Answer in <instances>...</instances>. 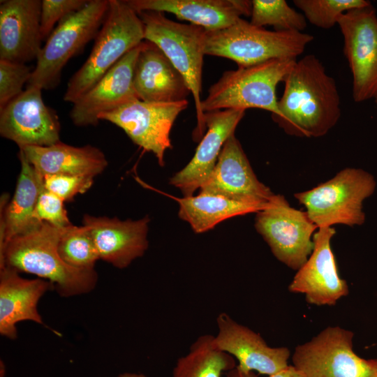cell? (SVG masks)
<instances>
[{"label":"cell","mask_w":377,"mask_h":377,"mask_svg":"<svg viewBox=\"0 0 377 377\" xmlns=\"http://www.w3.org/2000/svg\"><path fill=\"white\" fill-rule=\"evenodd\" d=\"M283 82L280 114L273 120L290 135H326L340 119L341 98L335 80L320 60L314 54L297 60Z\"/></svg>","instance_id":"1"},{"label":"cell","mask_w":377,"mask_h":377,"mask_svg":"<svg viewBox=\"0 0 377 377\" xmlns=\"http://www.w3.org/2000/svg\"><path fill=\"white\" fill-rule=\"evenodd\" d=\"M64 228L43 222L34 230L13 238L0 253V269L8 267L36 275L51 282L61 297L91 292L98 282L96 270L73 267L59 254L57 245Z\"/></svg>","instance_id":"2"},{"label":"cell","mask_w":377,"mask_h":377,"mask_svg":"<svg viewBox=\"0 0 377 377\" xmlns=\"http://www.w3.org/2000/svg\"><path fill=\"white\" fill-rule=\"evenodd\" d=\"M94 39L88 58L68 82L64 96L66 102L74 103L126 54L143 42L144 25L126 1L110 0L107 15Z\"/></svg>","instance_id":"3"},{"label":"cell","mask_w":377,"mask_h":377,"mask_svg":"<svg viewBox=\"0 0 377 377\" xmlns=\"http://www.w3.org/2000/svg\"><path fill=\"white\" fill-rule=\"evenodd\" d=\"M313 40L296 31H269L242 18L218 30L205 32V54L225 57L238 66H249L271 59H297Z\"/></svg>","instance_id":"4"},{"label":"cell","mask_w":377,"mask_h":377,"mask_svg":"<svg viewBox=\"0 0 377 377\" xmlns=\"http://www.w3.org/2000/svg\"><path fill=\"white\" fill-rule=\"evenodd\" d=\"M297 59H276L249 66L227 71L202 100V112L227 109L258 108L280 114L276 87L283 82Z\"/></svg>","instance_id":"5"},{"label":"cell","mask_w":377,"mask_h":377,"mask_svg":"<svg viewBox=\"0 0 377 377\" xmlns=\"http://www.w3.org/2000/svg\"><path fill=\"white\" fill-rule=\"evenodd\" d=\"M138 13L144 25L145 40L156 45L185 79L195 103V137L201 139L206 130L200 97L205 29L193 24L172 21L162 12Z\"/></svg>","instance_id":"6"},{"label":"cell","mask_w":377,"mask_h":377,"mask_svg":"<svg viewBox=\"0 0 377 377\" xmlns=\"http://www.w3.org/2000/svg\"><path fill=\"white\" fill-rule=\"evenodd\" d=\"M376 188L369 172L347 168L330 180L294 195L318 228L342 224L361 226L365 221L363 204Z\"/></svg>","instance_id":"7"},{"label":"cell","mask_w":377,"mask_h":377,"mask_svg":"<svg viewBox=\"0 0 377 377\" xmlns=\"http://www.w3.org/2000/svg\"><path fill=\"white\" fill-rule=\"evenodd\" d=\"M109 3L110 0H89L57 24L42 47L27 85L50 89L59 84L67 62L96 38Z\"/></svg>","instance_id":"8"},{"label":"cell","mask_w":377,"mask_h":377,"mask_svg":"<svg viewBox=\"0 0 377 377\" xmlns=\"http://www.w3.org/2000/svg\"><path fill=\"white\" fill-rule=\"evenodd\" d=\"M353 335L340 327H327L295 348L293 365L303 377H377V359L357 355Z\"/></svg>","instance_id":"9"},{"label":"cell","mask_w":377,"mask_h":377,"mask_svg":"<svg viewBox=\"0 0 377 377\" xmlns=\"http://www.w3.org/2000/svg\"><path fill=\"white\" fill-rule=\"evenodd\" d=\"M255 228L274 256L296 270L312 253L313 236L318 228L306 211L292 207L283 195L276 194L257 212Z\"/></svg>","instance_id":"10"},{"label":"cell","mask_w":377,"mask_h":377,"mask_svg":"<svg viewBox=\"0 0 377 377\" xmlns=\"http://www.w3.org/2000/svg\"><path fill=\"white\" fill-rule=\"evenodd\" d=\"M343 38V53L353 77L352 94L356 103L377 95V15L368 6L350 10L338 24Z\"/></svg>","instance_id":"11"},{"label":"cell","mask_w":377,"mask_h":377,"mask_svg":"<svg viewBox=\"0 0 377 377\" xmlns=\"http://www.w3.org/2000/svg\"><path fill=\"white\" fill-rule=\"evenodd\" d=\"M187 100L175 103L146 102L136 98L102 114L99 120L111 122L121 128L133 142L144 151L153 153L161 166L164 156L172 149L170 132Z\"/></svg>","instance_id":"12"},{"label":"cell","mask_w":377,"mask_h":377,"mask_svg":"<svg viewBox=\"0 0 377 377\" xmlns=\"http://www.w3.org/2000/svg\"><path fill=\"white\" fill-rule=\"evenodd\" d=\"M42 90L27 85L21 94L0 110V134L20 149L50 146L60 141L59 117L45 105Z\"/></svg>","instance_id":"13"},{"label":"cell","mask_w":377,"mask_h":377,"mask_svg":"<svg viewBox=\"0 0 377 377\" xmlns=\"http://www.w3.org/2000/svg\"><path fill=\"white\" fill-rule=\"evenodd\" d=\"M335 233L332 227L318 228L313 236L312 253L289 285L290 292L304 294L310 304L334 305L348 294L347 283L339 275L331 248Z\"/></svg>","instance_id":"14"},{"label":"cell","mask_w":377,"mask_h":377,"mask_svg":"<svg viewBox=\"0 0 377 377\" xmlns=\"http://www.w3.org/2000/svg\"><path fill=\"white\" fill-rule=\"evenodd\" d=\"M199 193L229 199L267 204L274 195L260 182L235 134L225 142L216 165Z\"/></svg>","instance_id":"15"},{"label":"cell","mask_w":377,"mask_h":377,"mask_svg":"<svg viewBox=\"0 0 377 377\" xmlns=\"http://www.w3.org/2000/svg\"><path fill=\"white\" fill-rule=\"evenodd\" d=\"M142 45V42L126 54L90 90L73 103L70 117L75 126H96L102 114L138 98L133 86V73Z\"/></svg>","instance_id":"16"},{"label":"cell","mask_w":377,"mask_h":377,"mask_svg":"<svg viewBox=\"0 0 377 377\" xmlns=\"http://www.w3.org/2000/svg\"><path fill=\"white\" fill-rule=\"evenodd\" d=\"M216 323V346L235 357L240 369L270 376L288 365L287 348L269 346L259 334L237 323L226 313H219Z\"/></svg>","instance_id":"17"},{"label":"cell","mask_w":377,"mask_h":377,"mask_svg":"<svg viewBox=\"0 0 377 377\" xmlns=\"http://www.w3.org/2000/svg\"><path fill=\"white\" fill-rule=\"evenodd\" d=\"M245 110L227 109L205 113L207 131L189 163L173 175L170 184L184 197L193 193L206 182L213 171L221 149L243 118Z\"/></svg>","instance_id":"18"},{"label":"cell","mask_w":377,"mask_h":377,"mask_svg":"<svg viewBox=\"0 0 377 377\" xmlns=\"http://www.w3.org/2000/svg\"><path fill=\"white\" fill-rule=\"evenodd\" d=\"M149 221L148 216L122 221L85 214L82 225L89 229L100 259L123 269L147 251Z\"/></svg>","instance_id":"19"},{"label":"cell","mask_w":377,"mask_h":377,"mask_svg":"<svg viewBox=\"0 0 377 377\" xmlns=\"http://www.w3.org/2000/svg\"><path fill=\"white\" fill-rule=\"evenodd\" d=\"M40 0H3L0 3V59L24 63L42 49Z\"/></svg>","instance_id":"20"},{"label":"cell","mask_w":377,"mask_h":377,"mask_svg":"<svg viewBox=\"0 0 377 377\" xmlns=\"http://www.w3.org/2000/svg\"><path fill=\"white\" fill-rule=\"evenodd\" d=\"M138 98L153 103L187 100L190 89L182 74L154 43L144 40L133 73Z\"/></svg>","instance_id":"21"},{"label":"cell","mask_w":377,"mask_h":377,"mask_svg":"<svg viewBox=\"0 0 377 377\" xmlns=\"http://www.w3.org/2000/svg\"><path fill=\"white\" fill-rule=\"evenodd\" d=\"M137 13H170L207 31L226 28L242 15L251 16L252 3L248 0H126Z\"/></svg>","instance_id":"22"},{"label":"cell","mask_w":377,"mask_h":377,"mask_svg":"<svg viewBox=\"0 0 377 377\" xmlns=\"http://www.w3.org/2000/svg\"><path fill=\"white\" fill-rule=\"evenodd\" d=\"M19 273L8 267L0 269V334L11 340L17 338V323L43 324L38 303L47 291L55 289L47 280L27 279Z\"/></svg>","instance_id":"23"},{"label":"cell","mask_w":377,"mask_h":377,"mask_svg":"<svg viewBox=\"0 0 377 377\" xmlns=\"http://www.w3.org/2000/svg\"><path fill=\"white\" fill-rule=\"evenodd\" d=\"M20 172L10 201L3 194L1 198L0 253L13 238L26 234L43 222L36 216V205L43 186V176L20 149Z\"/></svg>","instance_id":"24"},{"label":"cell","mask_w":377,"mask_h":377,"mask_svg":"<svg viewBox=\"0 0 377 377\" xmlns=\"http://www.w3.org/2000/svg\"><path fill=\"white\" fill-rule=\"evenodd\" d=\"M22 150L37 172L47 175H72L95 177L108 166L98 148L74 147L61 141L50 146H28Z\"/></svg>","instance_id":"25"},{"label":"cell","mask_w":377,"mask_h":377,"mask_svg":"<svg viewBox=\"0 0 377 377\" xmlns=\"http://www.w3.org/2000/svg\"><path fill=\"white\" fill-rule=\"evenodd\" d=\"M179 202V217L186 221L195 233L212 229L226 219L258 212L267 204L242 202L223 196L199 193L175 198Z\"/></svg>","instance_id":"26"},{"label":"cell","mask_w":377,"mask_h":377,"mask_svg":"<svg viewBox=\"0 0 377 377\" xmlns=\"http://www.w3.org/2000/svg\"><path fill=\"white\" fill-rule=\"evenodd\" d=\"M214 337L210 334L200 336L188 353L178 358L171 377H221L224 372L235 368V357L219 349Z\"/></svg>","instance_id":"27"},{"label":"cell","mask_w":377,"mask_h":377,"mask_svg":"<svg viewBox=\"0 0 377 377\" xmlns=\"http://www.w3.org/2000/svg\"><path fill=\"white\" fill-rule=\"evenodd\" d=\"M57 249L66 264L77 269H94L96 262L100 259L92 236L83 225L76 226L72 224L65 228Z\"/></svg>","instance_id":"28"},{"label":"cell","mask_w":377,"mask_h":377,"mask_svg":"<svg viewBox=\"0 0 377 377\" xmlns=\"http://www.w3.org/2000/svg\"><path fill=\"white\" fill-rule=\"evenodd\" d=\"M250 23L254 26H272L275 30L302 32L306 19L302 13L290 7L286 0H253Z\"/></svg>","instance_id":"29"},{"label":"cell","mask_w":377,"mask_h":377,"mask_svg":"<svg viewBox=\"0 0 377 377\" xmlns=\"http://www.w3.org/2000/svg\"><path fill=\"white\" fill-rule=\"evenodd\" d=\"M293 3L307 21L324 29L338 24L346 12L371 3L367 0H294Z\"/></svg>","instance_id":"30"},{"label":"cell","mask_w":377,"mask_h":377,"mask_svg":"<svg viewBox=\"0 0 377 377\" xmlns=\"http://www.w3.org/2000/svg\"><path fill=\"white\" fill-rule=\"evenodd\" d=\"M33 70L24 63L0 59V110L24 91Z\"/></svg>","instance_id":"31"},{"label":"cell","mask_w":377,"mask_h":377,"mask_svg":"<svg viewBox=\"0 0 377 377\" xmlns=\"http://www.w3.org/2000/svg\"><path fill=\"white\" fill-rule=\"evenodd\" d=\"M88 1V0H42L40 27L43 40H47L57 23L82 8Z\"/></svg>","instance_id":"32"},{"label":"cell","mask_w":377,"mask_h":377,"mask_svg":"<svg viewBox=\"0 0 377 377\" xmlns=\"http://www.w3.org/2000/svg\"><path fill=\"white\" fill-rule=\"evenodd\" d=\"M94 178L72 175H47L43 176L44 188L64 202L71 201L77 194L86 193L92 186Z\"/></svg>","instance_id":"33"},{"label":"cell","mask_w":377,"mask_h":377,"mask_svg":"<svg viewBox=\"0 0 377 377\" xmlns=\"http://www.w3.org/2000/svg\"><path fill=\"white\" fill-rule=\"evenodd\" d=\"M64 202L62 199L43 186L36 205V218L40 222H46L60 228L72 225Z\"/></svg>","instance_id":"34"},{"label":"cell","mask_w":377,"mask_h":377,"mask_svg":"<svg viewBox=\"0 0 377 377\" xmlns=\"http://www.w3.org/2000/svg\"><path fill=\"white\" fill-rule=\"evenodd\" d=\"M268 377H303V376L293 365H288L286 368Z\"/></svg>","instance_id":"35"},{"label":"cell","mask_w":377,"mask_h":377,"mask_svg":"<svg viewBox=\"0 0 377 377\" xmlns=\"http://www.w3.org/2000/svg\"><path fill=\"white\" fill-rule=\"evenodd\" d=\"M227 377H258L254 371H247L240 369L237 365L227 372Z\"/></svg>","instance_id":"36"},{"label":"cell","mask_w":377,"mask_h":377,"mask_svg":"<svg viewBox=\"0 0 377 377\" xmlns=\"http://www.w3.org/2000/svg\"><path fill=\"white\" fill-rule=\"evenodd\" d=\"M117 377H147V376L142 374L125 372V373L118 375Z\"/></svg>","instance_id":"37"},{"label":"cell","mask_w":377,"mask_h":377,"mask_svg":"<svg viewBox=\"0 0 377 377\" xmlns=\"http://www.w3.org/2000/svg\"><path fill=\"white\" fill-rule=\"evenodd\" d=\"M374 101H375V103H376V108H377V95L375 96Z\"/></svg>","instance_id":"38"}]
</instances>
